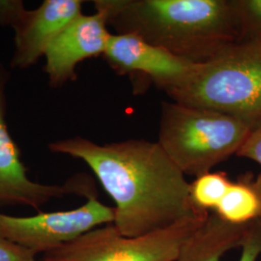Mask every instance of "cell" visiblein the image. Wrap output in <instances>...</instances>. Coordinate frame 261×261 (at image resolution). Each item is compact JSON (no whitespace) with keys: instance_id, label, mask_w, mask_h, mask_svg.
<instances>
[{"instance_id":"obj_15","label":"cell","mask_w":261,"mask_h":261,"mask_svg":"<svg viewBox=\"0 0 261 261\" xmlns=\"http://www.w3.org/2000/svg\"><path fill=\"white\" fill-rule=\"evenodd\" d=\"M239 261H257L261 256V218L247 224Z\"/></svg>"},{"instance_id":"obj_13","label":"cell","mask_w":261,"mask_h":261,"mask_svg":"<svg viewBox=\"0 0 261 261\" xmlns=\"http://www.w3.org/2000/svg\"><path fill=\"white\" fill-rule=\"evenodd\" d=\"M231 180L224 171H209L190 183V198L194 208L214 212L230 186Z\"/></svg>"},{"instance_id":"obj_5","label":"cell","mask_w":261,"mask_h":261,"mask_svg":"<svg viewBox=\"0 0 261 261\" xmlns=\"http://www.w3.org/2000/svg\"><path fill=\"white\" fill-rule=\"evenodd\" d=\"M209 212H197L161 230L137 237L122 235L113 224L94 228L55 251L43 261H176L188 238Z\"/></svg>"},{"instance_id":"obj_12","label":"cell","mask_w":261,"mask_h":261,"mask_svg":"<svg viewBox=\"0 0 261 261\" xmlns=\"http://www.w3.org/2000/svg\"><path fill=\"white\" fill-rule=\"evenodd\" d=\"M215 214L234 224H246L261 218V173L243 174L231 181Z\"/></svg>"},{"instance_id":"obj_3","label":"cell","mask_w":261,"mask_h":261,"mask_svg":"<svg viewBox=\"0 0 261 261\" xmlns=\"http://www.w3.org/2000/svg\"><path fill=\"white\" fill-rule=\"evenodd\" d=\"M173 102L232 116L252 130L261 127V42H235L197 63L167 92Z\"/></svg>"},{"instance_id":"obj_2","label":"cell","mask_w":261,"mask_h":261,"mask_svg":"<svg viewBox=\"0 0 261 261\" xmlns=\"http://www.w3.org/2000/svg\"><path fill=\"white\" fill-rule=\"evenodd\" d=\"M116 34H133L194 63L237 42L230 0H95Z\"/></svg>"},{"instance_id":"obj_14","label":"cell","mask_w":261,"mask_h":261,"mask_svg":"<svg viewBox=\"0 0 261 261\" xmlns=\"http://www.w3.org/2000/svg\"><path fill=\"white\" fill-rule=\"evenodd\" d=\"M237 42H261V0H230Z\"/></svg>"},{"instance_id":"obj_16","label":"cell","mask_w":261,"mask_h":261,"mask_svg":"<svg viewBox=\"0 0 261 261\" xmlns=\"http://www.w3.org/2000/svg\"><path fill=\"white\" fill-rule=\"evenodd\" d=\"M0 261H37L36 253L0 236Z\"/></svg>"},{"instance_id":"obj_6","label":"cell","mask_w":261,"mask_h":261,"mask_svg":"<svg viewBox=\"0 0 261 261\" xmlns=\"http://www.w3.org/2000/svg\"><path fill=\"white\" fill-rule=\"evenodd\" d=\"M84 205L68 211L16 217L0 213V236L36 254L55 251L94 228L113 224L114 208L102 203L95 193Z\"/></svg>"},{"instance_id":"obj_4","label":"cell","mask_w":261,"mask_h":261,"mask_svg":"<svg viewBox=\"0 0 261 261\" xmlns=\"http://www.w3.org/2000/svg\"><path fill=\"white\" fill-rule=\"evenodd\" d=\"M252 130L221 112L164 102L157 142L185 175L197 177L237 154Z\"/></svg>"},{"instance_id":"obj_8","label":"cell","mask_w":261,"mask_h":261,"mask_svg":"<svg viewBox=\"0 0 261 261\" xmlns=\"http://www.w3.org/2000/svg\"><path fill=\"white\" fill-rule=\"evenodd\" d=\"M103 57L117 74L145 75L166 93L197 64L133 34H111Z\"/></svg>"},{"instance_id":"obj_10","label":"cell","mask_w":261,"mask_h":261,"mask_svg":"<svg viewBox=\"0 0 261 261\" xmlns=\"http://www.w3.org/2000/svg\"><path fill=\"white\" fill-rule=\"evenodd\" d=\"M81 0H45L35 10H24L13 24L15 50L11 66L27 69L45 56L47 47L83 14Z\"/></svg>"},{"instance_id":"obj_17","label":"cell","mask_w":261,"mask_h":261,"mask_svg":"<svg viewBox=\"0 0 261 261\" xmlns=\"http://www.w3.org/2000/svg\"><path fill=\"white\" fill-rule=\"evenodd\" d=\"M236 155L252 160L261 166V127L251 132Z\"/></svg>"},{"instance_id":"obj_18","label":"cell","mask_w":261,"mask_h":261,"mask_svg":"<svg viewBox=\"0 0 261 261\" xmlns=\"http://www.w3.org/2000/svg\"><path fill=\"white\" fill-rule=\"evenodd\" d=\"M24 10L22 1L0 0V24L12 28Z\"/></svg>"},{"instance_id":"obj_7","label":"cell","mask_w":261,"mask_h":261,"mask_svg":"<svg viewBox=\"0 0 261 261\" xmlns=\"http://www.w3.org/2000/svg\"><path fill=\"white\" fill-rule=\"evenodd\" d=\"M7 73L0 65V205H27L39 210L51 198L66 195L87 196L93 191L85 181L64 185H45L30 180L20 159V152L10 135L5 120V86Z\"/></svg>"},{"instance_id":"obj_9","label":"cell","mask_w":261,"mask_h":261,"mask_svg":"<svg viewBox=\"0 0 261 261\" xmlns=\"http://www.w3.org/2000/svg\"><path fill=\"white\" fill-rule=\"evenodd\" d=\"M112 33L103 15H80L54 40L45 54V72L54 87L76 79L75 68L88 58L103 56Z\"/></svg>"},{"instance_id":"obj_11","label":"cell","mask_w":261,"mask_h":261,"mask_svg":"<svg viewBox=\"0 0 261 261\" xmlns=\"http://www.w3.org/2000/svg\"><path fill=\"white\" fill-rule=\"evenodd\" d=\"M247 224H234L209 213L183 244L176 261H221L224 253L240 248Z\"/></svg>"},{"instance_id":"obj_1","label":"cell","mask_w":261,"mask_h":261,"mask_svg":"<svg viewBox=\"0 0 261 261\" xmlns=\"http://www.w3.org/2000/svg\"><path fill=\"white\" fill-rule=\"evenodd\" d=\"M54 153L80 159L114 201L113 225L124 236L161 230L196 214L186 175L158 142L129 140L97 144L82 137L48 144Z\"/></svg>"}]
</instances>
